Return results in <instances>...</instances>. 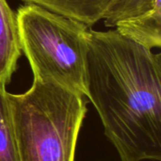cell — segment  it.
I'll return each instance as SVG.
<instances>
[{
    "label": "cell",
    "instance_id": "2",
    "mask_svg": "<svg viewBox=\"0 0 161 161\" xmlns=\"http://www.w3.org/2000/svg\"><path fill=\"white\" fill-rule=\"evenodd\" d=\"M84 97L38 79L25 93H8L20 161H75Z\"/></svg>",
    "mask_w": 161,
    "mask_h": 161
},
{
    "label": "cell",
    "instance_id": "1",
    "mask_svg": "<svg viewBox=\"0 0 161 161\" xmlns=\"http://www.w3.org/2000/svg\"><path fill=\"white\" fill-rule=\"evenodd\" d=\"M160 54L117 30H90L86 96L121 161L161 159Z\"/></svg>",
    "mask_w": 161,
    "mask_h": 161
},
{
    "label": "cell",
    "instance_id": "4",
    "mask_svg": "<svg viewBox=\"0 0 161 161\" xmlns=\"http://www.w3.org/2000/svg\"><path fill=\"white\" fill-rule=\"evenodd\" d=\"M22 54L16 13L0 0V86L10 82Z\"/></svg>",
    "mask_w": 161,
    "mask_h": 161
},
{
    "label": "cell",
    "instance_id": "3",
    "mask_svg": "<svg viewBox=\"0 0 161 161\" xmlns=\"http://www.w3.org/2000/svg\"><path fill=\"white\" fill-rule=\"evenodd\" d=\"M16 16L21 49L34 79L86 96L89 26L31 3L21 6Z\"/></svg>",
    "mask_w": 161,
    "mask_h": 161
},
{
    "label": "cell",
    "instance_id": "8",
    "mask_svg": "<svg viewBox=\"0 0 161 161\" xmlns=\"http://www.w3.org/2000/svg\"><path fill=\"white\" fill-rule=\"evenodd\" d=\"M161 0H110L103 16L106 26L115 27L122 22L141 16L157 5Z\"/></svg>",
    "mask_w": 161,
    "mask_h": 161
},
{
    "label": "cell",
    "instance_id": "6",
    "mask_svg": "<svg viewBox=\"0 0 161 161\" xmlns=\"http://www.w3.org/2000/svg\"><path fill=\"white\" fill-rule=\"evenodd\" d=\"M116 30L123 36L149 49L161 46V4L150 11L117 25Z\"/></svg>",
    "mask_w": 161,
    "mask_h": 161
},
{
    "label": "cell",
    "instance_id": "5",
    "mask_svg": "<svg viewBox=\"0 0 161 161\" xmlns=\"http://www.w3.org/2000/svg\"><path fill=\"white\" fill-rule=\"evenodd\" d=\"M92 26L103 19L110 0H23Z\"/></svg>",
    "mask_w": 161,
    "mask_h": 161
},
{
    "label": "cell",
    "instance_id": "7",
    "mask_svg": "<svg viewBox=\"0 0 161 161\" xmlns=\"http://www.w3.org/2000/svg\"><path fill=\"white\" fill-rule=\"evenodd\" d=\"M0 161H20L8 92L0 86Z\"/></svg>",
    "mask_w": 161,
    "mask_h": 161
}]
</instances>
